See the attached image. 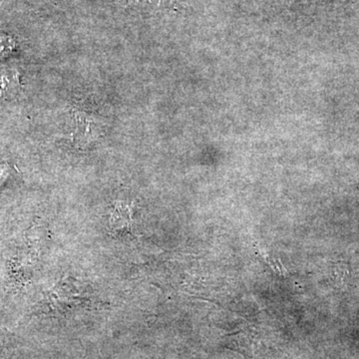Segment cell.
I'll use <instances>...</instances> for the list:
<instances>
[{
  "instance_id": "1",
  "label": "cell",
  "mask_w": 359,
  "mask_h": 359,
  "mask_svg": "<svg viewBox=\"0 0 359 359\" xmlns=\"http://www.w3.org/2000/svg\"><path fill=\"white\" fill-rule=\"evenodd\" d=\"M71 137L75 145L80 149H87L102 138L109 125L103 117L90 114L81 110H72Z\"/></svg>"
},
{
  "instance_id": "2",
  "label": "cell",
  "mask_w": 359,
  "mask_h": 359,
  "mask_svg": "<svg viewBox=\"0 0 359 359\" xmlns=\"http://www.w3.org/2000/svg\"><path fill=\"white\" fill-rule=\"evenodd\" d=\"M7 175H8V167L6 166V165L0 167V186L6 181Z\"/></svg>"
}]
</instances>
